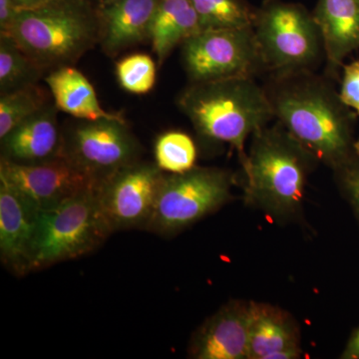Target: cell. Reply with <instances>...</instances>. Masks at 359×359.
Segmentation results:
<instances>
[{
	"label": "cell",
	"mask_w": 359,
	"mask_h": 359,
	"mask_svg": "<svg viewBox=\"0 0 359 359\" xmlns=\"http://www.w3.org/2000/svg\"><path fill=\"white\" fill-rule=\"evenodd\" d=\"M340 358L342 359H359V327L356 328L351 334Z\"/></svg>",
	"instance_id": "obj_28"
},
{
	"label": "cell",
	"mask_w": 359,
	"mask_h": 359,
	"mask_svg": "<svg viewBox=\"0 0 359 359\" xmlns=\"http://www.w3.org/2000/svg\"><path fill=\"white\" fill-rule=\"evenodd\" d=\"M203 30L252 27L257 7L248 0H190Z\"/></svg>",
	"instance_id": "obj_21"
},
{
	"label": "cell",
	"mask_w": 359,
	"mask_h": 359,
	"mask_svg": "<svg viewBox=\"0 0 359 359\" xmlns=\"http://www.w3.org/2000/svg\"><path fill=\"white\" fill-rule=\"evenodd\" d=\"M48 92L39 83L0 95V139L50 104Z\"/></svg>",
	"instance_id": "obj_22"
},
{
	"label": "cell",
	"mask_w": 359,
	"mask_h": 359,
	"mask_svg": "<svg viewBox=\"0 0 359 359\" xmlns=\"http://www.w3.org/2000/svg\"><path fill=\"white\" fill-rule=\"evenodd\" d=\"M176 101L201 138L229 144L241 164L247 158L248 139L275 119L264 85L252 77L188 83Z\"/></svg>",
	"instance_id": "obj_3"
},
{
	"label": "cell",
	"mask_w": 359,
	"mask_h": 359,
	"mask_svg": "<svg viewBox=\"0 0 359 359\" xmlns=\"http://www.w3.org/2000/svg\"><path fill=\"white\" fill-rule=\"evenodd\" d=\"M180 47L189 83L266 73L252 27L202 30Z\"/></svg>",
	"instance_id": "obj_8"
},
{
	"label": "cell",
	"mask_w": 359,
	"mask_h": 359,
	"mask_svg": "<svg viewBox=\"0 0 359 359\" xmlns=\"http://www.w3.org/2000/svg\"><path fill=\"white\" fill-rule=\"evenodd\" d=\"M249 325L250 302H229L196 330L189 358L248 359Z\"/></svg>",
	"instance_id": "obj_13"
},
{
	"label": "cell",
	"mask_w": 359,
	"mask_h": 359,
	"mask_svg": "<svg viewBox=\"0 0 359 359\" xmlns=\"http://www.w3.org/2000/svg\"><path fill=\"white\" fill-rule=\"evenodd\" d=\"M25 53L50 72L73 66L100 40V20L95 0H49L18 13L11 30Z\"/></svg>",
	"instance_id": "obj_4"
},
{
	"label": "cell",
	"mask_w": 359,
	"mask_h": 359,
	"mask_svg": "<svg viewBox=\"0 0 359 359\" xmlns=\"http://www.w3.org/2000/svg\"><path fill=\"white\" fill-rule=\"evenodd\" d=\"M339 81L340 98L359 117V60L344 65Z\"/></svg>",
	"instance_id": "obj_26"
},
{
	"label": "cell",
	"mask_w": 359,
	"mask_h": 359,
	"mask_svg": "<svg viewBox=\"0 0 359 359\" xmlns=\"http://www.w3.org/2000/svg\"><path fill=\"white\" fill-rule=\"evenodd\" d=\"M44 81L57 109L76 120L110 119L123 116L104 109L94 87L74 66L51 70L45 75Z\"/></svg>",
	"instance_id": "obj_18"
},
{
	"label": "cell",
	"mask_w": 359,
	"mask_h": 359,
	"mask_svg": "<svg viewBox=\"0 0 359 359\" xmlns=\"http://www.w3.org/2000/svg\"><path fill=\"white\" fill-rule=\"evenodd\" d=\"M20 9L14 0H0V34H7Z\"/></svg>",
	"instance_id": "obj_27"
},
{
	"label": "cell",
	"mask_w": 359,
	"mask_h": 359,
	"mask_svg": "<svg viewBox=\"0 0 359 359\" xmlns=\"http://www.w3.org/2000/svg\"><path fill=\"white\" fill-rule=\"evenodd\" d=\"M53 101L26 119L1 141V159L37 164L62 156L63 132Z\"/></svg>",
	"instance_id": "obj_16"
},
{
	"label": "cell",
	"mask_w": 359,
	"mask_h": 359,
	"mask_svg": "<svg viewBox=\"0 0 359 359\" xmlns=\"http://www.w3.org/2000/svg\"><path fill=\"white\" fill-rule=\"evenodd\" d=\"M154 156L156 164L165 173H185L196 167L197 146L190 135L172 130L158 137Z\"/></svg>",
	"instance_id": "obj_23"
},
{
	"label": "cell",
	"mask_w": 359,
	"mask_h": 359,
	"mask_svg": "<svg viewBox=\"0 0 359 359\" xmlns=\"http://www.w3.org/2000/svg\"><path fill=\"white\" fill-rule=\"evenodd\" d=\"M235 183V175L216 167L196 166L185 173L165 174L145 230L176 235L229 202Z\"/></svg>",
	"instance_id": "obj_7"
},
{
	"label": "cell",
	"mask_w": 359,
	"mask_h": 359,
	"mask_svg": "<svg viewBox=\"0 0 359 359\" xmlns=\"http://www.w3.org/2000/svg\"><path fill=\"white\" fill-rule=\"evenodd\" d=\"M264 91L276 121L330 169L355 150L358 116L340 98L334 80L316 71L269 74Z\"/></svg>",
	"instance_id": "obj_1"
},
{
	"label": "cell",
	"mask_w": 359,
	"mask_h": 359,
	"mask_svg": "<svg viewBox=\"0 0 359 359\" xmlns=\"http://www.w3.org/2000/svg\"><path fill=\"white\" fill-rule=\"evenodd\" d=\"M62 156L100 185L122 168L140 160L142 147L124 116L78 120L62 130Z\"/></svg>",
	"instance_id": "obj_9"
},
{
	"label": "cell",
	"mask_w": 359,
	"mask_h": 359,
	"mask_svg": "<svg viewBox=\"0 0 359 359\" xmlns=\"http://www.w3.org/2000/svg\"><path fill=\"white\" fill-rule=\"evenodd\" d=\"M97 4H105V2L111 1V0H95Z\"/></svg>",
	"instance_id": "obj_30"
},
{
	"label": "cell",
	"mask_w": 359,
	"mask_h": 359,
	"mask_svg": "<svg viewBox=\"0 0 359 359\" xmlns=\"http://www.w3.org/2000/svg\"><path fill=\"white\" fill-rule=\"evenodd\" d=\"M160 0H111L98 4L99 45L114 58L130 47L149 41L151 25Z\"/></svg>",
	"instance_id": "obj_14"
},
{
	"label": "cell",
	"mask_w": 359,
	"mask_h": 359,
	"mask_svg": "<svg viewBox=\"0 0 359 359\" xmlns=\"http://www.w3.org/2000/svg\"><path fill=\"white\" fill-rule=\"evenodd\" d=\"M40 210L0 179V257L18 276L32 271V252Z\"/></svg>",
	"instance_id": "obj_12"
},
{
	"label": "cell",
	"mask_w": 359,
	"mask_h": 359,
	"mask_svg": "<svg viewBox=\"0 0 359 359\" xmlns=\"http://www.w3.org/2000/svg\"><path fill=\"white\" fill-rule=\"evenodd\" d=\"M157 66L147 54H131L120 59L115 68L118 83L129 93L147 94L155 86Z\"/></svg>",
	"instance_id": "obj_24"
},
{
	"label": "cell",
	"mask_w": 359,
	"mask_h": 359,
	"mask_svg": "<svg viewBox=\"0 0 359 359\" xmlns=\"http://www.w3.org/2000/svg\"><path fill=\"white\" fill-rule=\"evenodd\" d=\"M332 171L342 197L351 205L359 224V139L353 154Z\"/></svg>",
	"instance_id": "obj_25"
},
{
	"label": "cell",
	"mask_w": 359,
	"mask_h": 359,
	"mask_svg": "<svg viewBox=\"0 0 359 359\" xmlns=\"http://www.w3.org/2000/svg\"><path fill=\"white\" fill-rule=\"evenodd\" d=\"M320 161L280 122L266 125L250 137L244 199L276 221H292L302 212L309 174Z\"/></svg>",
	"instance_id": "obj_2"
},
{
	"label": "cell",
	"mask_w": 359,
	"mask_h": 359,
	"mask_svg": "<svg viewBox=\"0 0 359 359\" xmlns=\"http://www.w3.org/2000/svg\"><path fill=\"white\" fill-rule=\"evenodd\" d=\"M46 72L9 35L0 34V94L37 84Z\"/></svg>",
	"instance_id": "obj_20"
},
{
	"label": "cell",
	"mask_w": 359,
	"mask_h": 359,
	"mask_svg": "<svg viewBox=\"0 0 359 359\" xmlns=\"http://www.w3.org/2000/svg\"><path fill=\"white\" fill-rule=\"evenodd\" d=\"M202 30L190 0H160L149 39L158 67L164 65L177 47Z\"/></svg>",
	"instance_id": "obj_19"
},
{
	"label": "cell",
	"mask_w": 359,
	"mask_h": 359,
	"mask_svg": "<svg viewBox=\"0 0 359 359\" xmlns=\"http://www.w3.org/2000/svg\"><path fill=\"white\" fill-rule=\"evenodd\" d=\"M302 356L297 321L283 309L250 302L248 359H297Z\"/></svg>",
	"instance_id": "obj_17"
},
{
	"label": "cell",
	"mask_w": 359,
	"mask_h": 359,
	"mask_svg": "<svg viewBox=\"0 0 359 359\" xmlns=\"http://www.w3.org/2000/svg\"><path fill=\"white\" fill-rule=\"evenodd\" d=\"M48 1L49 0H14V2H15L16 6H18L20 11H22V9L34 8V7L42 6V4H46Z\"/></svg>",
	"instance_id": "obj_29"
},
{
	"label": "cell",
	"mask_w": 359,
	"mask_h": 359,
	"mask_svg": "<svg viewBox=\"0 0 359 359\" xmlns=\"http://www.w3.org/2000/svg\"><path fill=\"white\" fill-rule=\"evenodd\" d=\"M313 14L325 44V72L339 81L344 60L359 50V0H318Z\"/></svg>",
	"instance_id": "obj_15"
},
{
	"label": "cell",
	"mask_w": 359,
	"mask_h": 359,
	"mask_svg": "<svg viewBox=\"0 0 359 359\" xmlns=\"http://www.w3.org/2000/svg\"><path fill=\"white\" fill-rule=\"evenodd\" d=\"M165 174L156 163L139 160L97 187L99 205L111 230L146 229Z\"/></svg>",
	"instance_id": "obj_10"
},
{
	"label": "cell",
	"mask_w": 359,
	"mask_h": 359,
	"mask_svg": "<svg viewBox=\"0 0 359 359\" xmlns=\"http://www.w3.org/2000/svg\"><path fill=\"white\" fill-rule=\"evenodd\" d=\"M252 28L268 75L316 71L325 62L320 27L313 11L302 4L264 0Z\"/></svg>",
	"instance_id": "obj_5"
},
{
	"label": "cell",
	"mask_w": 359,
	"mask_h": 359,
	"mask_svg": "<svg viewBox=\"0 0 359 359\" xmlns=\"http://www.w3.org/2000/svg\"><path fill=\"white\" fill-rule=\"evenodd\" d=\"M0 179L14 187L37 209H52L98 185L63 156L37 164L0 159Z\"/></svg>",
	"instance_id": "obj_11"
},
{
	"label": "cell",
	"mask_w": 359,
	"mask_h": 359,
	"mask_svg": "<svg viewBox=\"0 0 359 359\" xmlns=\"http://www.w3.org/2000/svg\"><path fill=\"white\" fill-rule=\"evenodd\" d=\"M97 188L52 209L42 210L33 240L32 271L90 254L113 233L103 216Z\"/></svg>",
	"instance_id": "obj_6"
}]
</instances>
